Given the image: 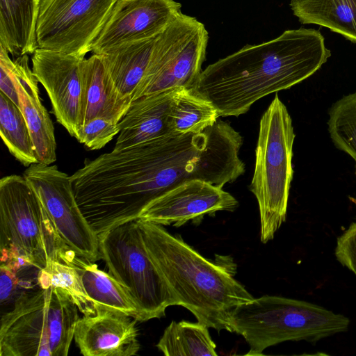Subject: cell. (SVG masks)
<instances>
[{"mask_svg":"<svg viewBox=\"0 0 356 356\" xmlns=\"http://www.w3.org/2000/svg\"><path fill=\"white\" fill-rule=\"evenodd\" d=\"M134 318L107 309L78 320L74 339L84 356H131L140 349Z\"/></svg>","mask_w":356,"mask_h":356,"instance_id":"obj_14","label":"cell"},{"mask_svg":"<svg viewBox=\"0 0 356 356\" xmlns=\"http://www.w3.org/2000/svg\"><path fill=\"white\" fill-rule=\"evenodd\" d=\"M0 134L10 153L22 165L38 163L34 144L19 107L0 91Z\"/></svg>","mask_w":356,"mask_h":356,"instance_id":"obj_24","label":"cell"},{"mask_svg":"<svg viewBox=\"0 0 356 356\" xmlns=\"http://www.w3.org/2000/svg\"><path fill=\"white\" fill-rule=\"evenodd\" d=\"M290 6L302 24L328 28L356 43V0H298Z\"/></svg>","mask_w":356,"mask_h":356,"instance_id":"obj_21","label":"cell"},{"mask_svg":"<svg viewBox=\"0 0 356 356\" xmlns=\"http://www.w3.org/2000/svg\"><path fill=\"white\" fill-rule=\"evenodd\" d=\"M175 0H117L92 46L102 55L120 46L155 38L181 12Z\"/></svg>","mask_w":356,"mask_h":356,"instance_id":"obj_11","label":"cell"},{"mask_svg":"<svg viewBox=\"0 0 356 356\" xmlns=\"http://www.w3.org/2000/svg\"><path fill=\"white\" fill-rule=\"evenodd\" d=\"M355 174H356V170H355Z\"/></svg>","mask_w":356,"mask_h":356,"instance_id":"obj_32","label":"cell"},{"mask_svg":"<svg viewBox=\"0 0 356 356\" xmlns=\"http://www.w3.org/2000/svg\"><path fill=\"white\" fill-rule=\"evenodd\" d=\"M117 0H41L36 26L38 48L84 57Z\"/></svg>","mask_w":356,"mask_h":356,"instance_id":"obj_9","label":"cell"},{"mask_svg":"<svg viewBox=\"0 0 356 356\" xmlns=\"http://www.w3.org/2000/svg\"><path fill=\"white\" fill-rule=\"evenodd\" d=\"M8 52L0 46V91L19 106L17 89L9 67Z\"/></svg>","mask_w":356,"mask_h":356,"instance_id":"obj_30","label":"cell"},{"mask_svg":"<svg viewBox=\"0 0 356 356\" xmlns=\"http://www.w3.org/2000/svg\"><path fill=\"white\" fill-rule=\"evenodd\" d=\"M157 37L128 43L101 55L116 88L124 97L132 99L148 67Z\"/></svg>","mask_w":356,"mask_h":356,"instance_id":"obj_20","label":"cell"},{"mask_svg":"<svg viewBox=\"0 0 356 356\" xmlns=\"http://www.w3.org/2000/svg\"><path fill=\"white\" fill-rule=\"evenodd\" d=\"M41 0H0V46L13 58L38 48L36 26Z\"/></svg>","mask_w":356,"mask_h":356,"instance_id":"obj_19","label":"cell"},{"mask_svg":"<svg viewBox=\"0 0 356 356\" xmlns=\"http://www.w3.org/2000/svg\"><path fill=\"white\" fill-rule=\"evenodd\" d=\"M136 220L147 251L176 305L186 308L209 328L232 332L234 309L254 298L234 278L232 268L204 258L164 226Z\"/></svg>","mask_w":356,"mask_h":356,"instance_id":"obj_2","label":"cell"},{"mask_svg":"<svg viewBox=\"0 0 356 356\" xmlns=\"http://www.w3.org/2000/svg\"><path fill=\"white\" fill-rule=\"evenodd\" d=\"M348 318L319 305L265 295L238 305L231 319L232 332L250 346L247 355H261L268 347L286 341L316 342L348 330Z\"/></svg>","mask_w":356,"mask_h":356,"instance_id":"obj_4","label":"cell"},{"mask_svg":"<svg viewBox=\"0 0 356 356\" xmlns=\"http://www.w3.org/2000/svg\"><path fill=\"white\" fill-rule=\"evenodd\" d=\"M58 261L69 264L78 271L84 289L98 309H107L131 316L138 321L136 305L124 287L108 272L98 268L95 262L77 254L67 248Z\"/></svg>","mask_w":356,"mask_h":356,"instance_id":"obj_18","label":"cell"},{"mask_svg":"<svg viewBox=\"0 0 356 356\" xmlns=\"http://www.w3.org/2000/svg\"><path fill=\"white\" fill-rule=\"evenodd\" d=\"M215 106L191 88H178L172 99L169 120L175 135L200 133L213 125L219 118Z\"/></svg>","mask_w":356,"mask_h":356,"instance_id":"obj_22","label":"cell"},{"mask_svg":"<svg viewBox=\"0 0 356 356\" xmlns=\"http://www.w3.org/2000/svg\"><path fill=\"white\" fill-rule=\"evenodd\" d=\"M80 77L79 128L97 118L119 122L132 99L124 97L116 88L101 55L92 54L82 60Z\"/></svg>","mask_w":356,"mask_h":356,"instance_id":"obj_16","label":"cell"},{"mask_svg":"<svg viewBox=\"0 0 356 356\" xmlns=\"http://www.w3.org/2000/svg\"><path fill=\"white\" fill-rule=\"evenodd\" d=\"M66 245L95 262L101 259L99 238L84 217L75 197L70 176L56 165L35 163L24 172Z\"/></svg>","mask_w":356,"mask_h":356,"instance_id":"obj_10","label":"cell"},{"mask_svg":"<svg viewBox=\"0 0 356 356\" xmlns=\"http://www.w3.org/2000/svg\"><path fill=\"white\" fill-rule=\"evenodd\" d=\"M79 310L60 288L23 292L1 318L0 356H66Z\"/></svg>","mask_w":356,"mask_h":356,"instance_id":"obj_3","label":"cell"},{"mask_svg":"<svg viewBox=\"0 0 356 356\" xmlns=\"http://www.w3.org/2000/svg\"><path fill=\"white\" fill-rule=\"evenodd\" d=\"M68 246L24 175L0 180L1 262L42 269Z\"/></svg>","mask_w":356,"mask_h":356,"instance_id":"obj_5","label":"cell"},{"mask_svg":"<svg viewBox=\"0 0 356 356\" xmlns=\"http://www.w3.org/2000/svg\"><path fill=\"white\" fill-rule=\"evenodd\" d=\"M10 72L17 89L19 107L28 125L38 163L51 165L56 161L54 127L42 104L38 81L29 63V55L9 59Z\"/></svg>","mask_w":356,"mask_h":356,"instance_id":"obj_15","label":"cell"},{"mask_svg":"<svg viewBox=\"0 0 356 356\" xmlns=\"http://www.w3.org/2000/svg\"><path fill=\"white\" fill-rule=\"evenodd\" d=\"M22 268L13 262H1L0 302L3 305L10 300L19 284L18 272Z\"/></svg>","mask_w":356,"mask_h":356,"instance_id":"obj_29","label":"cell"},{"mask_svg":"<svg viewBox=\"0 0 356 356\" xmlns=\"http://www.w3.org/2000/svg\"><path fill=\"white\" fill-rule=\"evenodd\" d=\"M330 138L339 149L356 162V92L337 101L329 111Z\"/></svg>","mask_w":356,"mask_h":356,"instance_id":"obj_26","label":"cell"},{"mask_svg":"<svg viewBox=\"0 0 356 356\" xmlns=\"http://www.w3.org/2000/svg\"><path fill=\"white\" fill-rule=\"evenodd\" d=\"M237 200L222 188L202 179L184 181L149 203L138 219L179 227L221 211H233Z\"/></svg>","mask_w":356,"mask_h":356,"instance_id":"obj_12","label":"cell"},{"mask_svg":"<svg viewBox=\"0 0 356 356\" xmlns=\"http://www.w3.org/2000/svg\"><path fill=\"white\" fill-rule=\"evenodd\" d=\"M98 238L101 259L135 302L138 321L165 316L166 308L176 305L175 300L147 251L137 220L110 229Z\"/></svg>","mask_w":356,"mask_h":356,"instance_id":"obj_7","label":"cell"},{"mask_svg":"<svg viewBox=\"0 0 356 356\" xmlns=\"http://www.w3.org/2000/svg\"><path fill=\"white\" fill-rule=\"evenodd\" d=\"M84 57L38 48L32 71L45 89L57 122L76 138L81 92L80 63Z\"/></svg>","mask_w":356,"mask_h":356,"instance_id":"obj_13","label":"cell"},{"mask_svg":"<svg viewBox=\"0 0 356 356\" xmlns=\"http://www.w3.org/2000/svg\"><path fill=\"white\" fill-rule=\"evenodd\" d=\"M208 328L199 322L172 321L156 346L165 356H217Z\"/></svg>","mask_w":356,"mask_h":356,"instance_id":"obj_23","label":"cell"},{"mask_svg":"<svg viewBox=\"0 0 356 356\" xmlns=\"http://www.w3.org/2000/svg\"><path fill=\"white\" fill-rule=\"evenodd\" d=\"M334 253L339 263L356 275V222L337 238Z\"/></svg>","mask_w":356,"mask_h":356,"instance_id":"obj_28","label":"cell"},{"mask_svg":"<svg viewBox=\"0 0 356 356\" xmlns=\"http://www.w3.org/2000/svg\"><path fill=\"white\" fill-rule=\"evenodd\" d=\"M176 90L132 101L119 122L120 132L113 149L119 151L172 135L169 112Z\"/></svg>","mask_w":356,"mask_h":356,"instance_id":"obj_17","label":"cell"},{"mask_svg":"<svg viewBox=\"0 0 356 356\" xmlns=\"http://www.w3.org/2000/svg\"><path fill=\"white\" fill-rule=\"evenodd\" d=\"M295 136L291 118L276 95L260 120L254 170L249 186L259 205L263 243L272 240L286 220Z\"/></svg>","mask_w":356,"mask_h":356,"instance_id":"obj_6","label":"cell"},{"mask_svg":"<svg viewBox=\"0 0 356 356\" xmlns=\"http://www.w3.org/2000/svg\"><path fill=\"white\" fill-rule=\"evenodd\" d=\"M37 284L41 287L51 285L62 289L83 316L96 313V306L88 296L78 271L62 261H54L38 270Z\"/></svg>","mask_w":356,"mask_h":356,"instance_id":"obj_25","label":"cell"},{"mask_svg":"<svg viewBox=\"0 0 356 356\" xmlns=\"http://www.w3.org/2000/svg\"><path fill=\"white\" fill-rule=\"evenodd\" d=\"M291 1H298V0H291Z\"/></svg>","mask_w":356,"mask_h":356,"instance_id":"obj_31","label":"cell"},{"mask_svg":"<svg viewBox=\"0 0 356 356\" xmlns=\"http://www.w3.org/2000/svg\"><path fill=\"white\" fill-rule=\"evenodd\" d=\"M208 39L202 23L180 12L158 35L132 101L175 89L192 88L202 72Z\"/></svg>","mask_w":356,"mask_h":356,"instance_id":"obj_8","label":"cell"},{"mask_svg":"<svg viewBox=\"0 0 356 356\" xmlns=\"http://www.w3.org/2000/svg\"><path fill=\"white\" fill-rule=\"evenodd\" d=\"M120 132L119 122L94 118L79 129L76 140L90 150L103 148Z\"/></svg>","mask_w":356,"mask_h":356,"instance_id":"obj_27","label":"cell"},{"mask_svg":"<svg viewBox=\"0 0 356 356\" xmlns=\"http://www.w3.org/2000/svg\"><path fill=\"white\" fill-rule=\"evenodd\" d=\"M330 56L319 31L287 30L209 65L191 89L209 101L220 117H238L259 99L307 79Z\"/></svg>","mask_w":356,"mask_h":356,"instance_id":"obj_1","label":"cell"}]
</instances>
